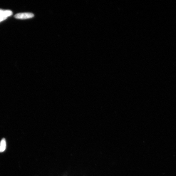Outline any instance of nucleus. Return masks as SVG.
<instances>
[{
    "mask_svg": "<svg viewBox=\"0 0 176 176\" xmlns=\"http://www.w3.org/2000/svg\"><path fill=\"white\" fill-rule=\"evenodd\" d=\"M34 16V14L32 13H24L17 14L15 15L14 17L17 19H31Z\"/></svg>",
    "mask_w": 176,
    "mask_h": 176,
    "instance_id": "1",
    "label": "nucleus"
},
{
    "mask_svg": "<svg viewBox=\"0 0 176 176\" xmlns=\"http://www.w3.org/2000/svg\"><path fill=\"white\" fill-rule=\"evenodd\" d=\"M13 14V12L9 10L0 9V17L6 19Z\"/></svg>",
    "mask_w": 176,
    "mask_h": 176,
    "instance_id": "2",
    "label": "nucleus"
},
{
    "mask_svg": "<svg viewBox=\"0 0 176 176\" xmlns=\"http://www.w3.org/2000/svg\"><path fill=\"white\" fill-rule=\"evenodd\" d=\"M6 144L5 138H3L0 142V152H2L6 150Z\"/></svg>",
    "mask_w": 176,
    "mask_h": 176,
    "instance_id": "3",
    "label": "nucleus"
},
{
    "mask_svg": "<svg viewBox=\"0 0 176 176\" xmlns=\"http://www.w3.org/2000/svg\"><path fill=\"white\" fill-rule=\"evenodd\" d=\"M6 19L4 18H3L1 17H0V22L2 21L5 20Z\"/></svg>",
    "mask_w": 176,
    "mask_h": 176,
    "instance_id": "4",
    "label": "nucleus"
}]
</instances>
